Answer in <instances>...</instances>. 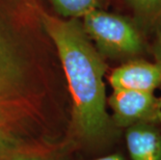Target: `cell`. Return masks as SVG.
Listing matches in <instances>:
<instances>
[{"label":"cell","mask_w":161,"mask_h":160,"mask_svg":"<svg viewBox=\"0 0 161 160\" xmlns=\"http://www.w3.org/2000/svg\"><path fill=\"white\" fill-rule=\"evenodd\" d=\"M42 22L55 45L73 101V129L85 141L100 139L110 131L106 111V66L81 23L42 14Z\"/></svg>","instance_id":"obj_1"},{"label":"cell","mask_w":161,"mask_h":160,"mask_svg":"<svg viewBox=\"0 0 161 160\" xmlns=\"http://www.w3.org/2000/svg\"><path fill=\"white\" fill-rule=\"evenodd\" d=\"M82 26L99 51L108 56L131 57L145 51L137 28L123 17L95 8L83 16Z\"/></svg>","instance_id":"obj_2"},{"label":"cell","mask_w":161,"mask_h":160,"mask_svg":"<svg viewBox=\"0 0 161 160\" xmlns=\"http://www.w3.org/2000/svg\"><path fill=\"white\" fill-rule=\"evenodd\" d=\"M108 104L114 112V120L119 126L161 123V98L155 97L153 93L114 90Z\"/></svg>","instance_id":"obj_3"},{"label":"cell","mask_w":161,"mask_h":160,"mask_svg":"<svg viewBox=\"0 0 161 160\" xmlns=\"http://www.w3.org/2000/svg\"><path fill=\"white\" fill-rule=\"evenodd\" d=\"M24 84V60L12 35L0 23V109L22 96Z\"/></svg>","instance_id":"obj_4"},{"label":"cell","mask_w":161,"mask_h":160,"mask_svg":"<svg viewBox=\"0 0 161 160\" xmlns=\"http://www.w3.org/2000/svg\"><path fill=\"white\" fill-rule=\"evenodd\" d=\"M114 90H132L154 93L161 88V62L153 63L132 60L116 68L109 77Z\"/></svg>","instance_id":"obj_5"},{"label":"cell","mask_w":161,"mask_h":160,"mask_svg":"<svg viewBox=\"0 0 161 160\" xmlns=\"http://www.w3.org/2000/svg\"><path fill=\"white\" fill-rule=\"evenodd\" d=\"M126 141L132 160H161V131L153 123L131 125Z\"/></svg>","instance_id":"obj_6"},{"label":"cell","mask_w":161,"mask_h":160,"mask_svg":"<svg viewBox=\"0 0 161 160\" xmlns=\"http://www.w3.org/2000/svg\"><path fill=\"white\" fill-rule=\"evenodd\" d=\"M136 19L145 28L161 25V0H127Z\"/></svg>","instance_id":"obj_7"},{"label":"cell","mask_w":161,"mask_h":160,"mask_svg":"<svg viewBox=\"0 0 161 160\" xmlns=\"http://www.w3.org/2000/svg\"><path fill=\"white\" fill-rule=\"evenodd\" d=\"M57 12L64 17H83L97 8L98 0H51Z\"/></svg>","instance_id":"obj_8"},{"label":"cell","mask_w":161,"mask_h":160,"mask_svg":"<svg viewBox=\"0 0 161 160\" xmlns=\"http://www.w3.org/2000/svg\"><path fill=\"white\" fill-rule=\"evenodd\" d=\"M8 160H44L42 158L36 157L32 155H25V154H16L11 156Z\"/></svg>","instance_id":"obj_9"},{"label":"cell","mask_w":161,"mask_h":160,"mask_svg":"<svg viewBox=\"0 0 161 160\" xmlns=\"http://www.w3.org/2000/svg\"><path fill=\"white\" fill-rule=\"evenodd\" d=\"M95 160H124L123 159L122 156L119 155H108V156H104V157H101V158H97Z\"/></svg>","instance_id":"obj_10"},{"label":"cell","mask_w":161,"mask_h":160,"mask_svg":"<svg viewBox=\"0 0 161 160\" xmlns=\"http://www.w3.org/2000/svg\"><path fill=\"white\" fill-rule=\"evenodd\" d=\"M158 51H159V57H160V62H161V30H160V36H159V48H158Z\"/></svg>","instance_id":"obj_11"}]
</instances>
